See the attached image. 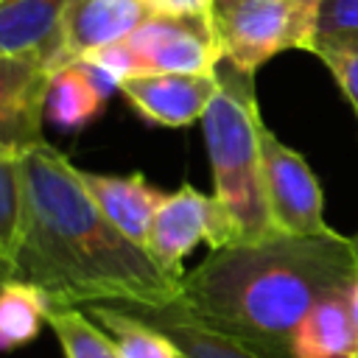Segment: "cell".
Instances as JSON below:
<instances>
[{"mask_svg": "<svg viewBox=\"0 0 358 358\" xmlns=\"http://www.w3.org/2000/svg\"><path fill=\"white\" fill-rule=\"evenodd\" d=\"M137 319H143L145 324L157 327L159 333H165L182 358H263L246 347H241L238 341L218 336L213 330H207L204 324H199L193 316L185 313V308L173 299L171 305L162 308H143V305H131V308H120Z\"/></svg>", "mask_w": 358, "mask_h": 358, "instance_id": "9a60e30c", "label": "cell"}, {"mask_svg": "<svg viewBox=\"0 0 358 358\" xmlns=\"http://www.w3.org/2000/svg\"><path fill=\"white\" fill-rule=\"evenodd\" d=\"M50 70L39 59L0 56V154L22 157L45 140Z\"/></svg>", "mask_w": 358, "mask_h": 358, "instance_id": "ba28073f", "label": "cell"}, {"mask_svg": "<svg viewBox=\"0 0 358 358\" xmlns=\"http://www.w3.org/2000/svg\"><path fill=\"white\" fill-rule=\"evenodd\" d=\"M50 308V296L39 288L20 280L0 282V352H14L31 344L42 324H48Z\"/></svg>", "mask_w": 358, "mask_h": 358, "instance_id": "2e32d148", "label": "cell"}, {"mask_svg": "<svg viewBox=\"0 0 358 358\" xmlns=\"http://www.w3.org/2000/svg\"><path fill=\"white\" fill-rule=\"evenodd\" d=\"M109 95L95 84L81 62L64 64L50 73L45 95V123L59 131H81L98 120Z\"/></svg>", "mask_w": 358, "mask_h": 358, "instance_id": "5bb4252c", "label": "cell"}, {"mask_svg": "<svg viewBox=\"0 0 358 358\" xmlns=\"http://www.w3.org/2000/svg\"><path fill=\"white\" fill-rule=\"evenodd\" d=\"M350 243H352V252H355V260H358V232L350 235Z\"/></svg>", "mask_w": 358, "mask_h": 358, "instance_id": "cb8c5ba5", "label": "cell"}, {"mask_svg": "<svg viewBox=\"0 0 358 358\" xmlns=\"http://www.w3.org/2000/svg\"><path fill=\"white\" fill-rule=\"evenodd\" d=\"M201 241L210 246V252L241 243L235 221L229 218L224 204L215 196L196 190L193 185H182L168 193L159 210L154 213L145 249L162 271L182 277V260Z\"/></svg>", "mask_w": 358, "mask_h": 358, "instance_id": "8992f818", "label": "cell"}, {"mask_svg": "<svg viewBox=\"0 0 358 358\" xmlns=\"http://www.w3.org/2000/svg\"><path fill=\"white\" fill-rule=\"evenodd\" d=\"M67 6L70 0H0V56L39 59L53 73Z\"/></svg>", "mask_w": 358, "mask_h": 358, "instance_id": "8fae6325", "label": "cell"}, {"mask_svg": "<svg viewBox=\"0 0 358 358\" xmlns=\"http://www.w3.org/2000/svg\"><path fill=\"white\" fill-rule=\"evenodd\" d=\"M81 182L98 210L134 243L145 246L154 213L165 201V190L154 187L143 173H92L81 168Z\"/></svg>", "mask_w": 358, "mask_h": 358, "instance_id": "7c38bea8", "label": "cell"}, {"mask_svg": "<svg viewBox=\"0 0 358 358\" xmlns=\"http://www.w3.org/2000/svg\"><path fill=\"white\" fill-rule=\"evenodd\" d=\"M358 274L350 238L271 235L210 252L182 274L179 305L207 330L263 358H294L299 322Z\"/></svg>", "mask_w": 358, "mask_h": 358, "instance_id": "7a4b0ae2", "label": "cell"}, {"mask_svg": "<svg viewBox=\"0 0 358 358\" xmlns=\"http://www.w3.org/2000/svg\"><path fill=\"white\" fill-rule=\"evenodd\" d=\"M84 62L109 70L120 87L134 76H213L224 62L213 17H148L123 42H115Z\"/></svg>", "mask_w": 358, "mask_h": 358, "instance_id": "277c9868", "label": "cell"}, {"mask_svg": "<svg viewBox=\"0 0 358 358\" xmlns=\"http://www.w3.org/2000/svg\"><path fill=\"white\" fill-rule=\"evenodd\" d=\"M20 171L22 224L6 280L28 282L67 308H162L179 299L182 277L162 271L98 210L67 154L42 143L20 157Z\"/></svg>", "mask_w": 358, "mask_h": 358, "instance_id": "6da1fadb", "label": "cell"}, {"mask_svg": "<svg viewBox=\"0 0 358 358\" xmlns=\"http://www.w3.org/2000/svg\"><path fill=\"white\" fill-rule=\"evenodd\" d=\"M263 190L271 224L280 235L324 238L336 229L324 221V193L308 159L285 145L266 123L260 129Z\"/></svg>", "mask_w": 358, "mask_h": 358, "instance_id": "52a82bcc", "label": "cell"}, {"mask_svg": "<svg viewBox=\"0 0 358 358\" xmlns=\"http://www.w3.org/2000/svg\"><path fill=\"white\" fill-rule=\"evenodd\" d=\"M347 305H350V316H352V322L358 327V274H355V280L347 288Z\"/></svg>", "mask_w": 358, "mask_h": 358, "instance_id": "603a6c76", "label": "cell"}, {"mask_svg": "<svg viewBox=\"0 0 358 358\" xmlns=\"http://www.w3.org/2000/svg\"><path fill=\"white\" fill-rule=\"evenodd\" d=\"M313 56L330 70L333 81L338 84L344 101L350 103L358 120V36L316 39Z\"/></svg>", "mask_w": 358, "mask_h": 358, "instance_id": "ffe728a7", "label": "cell"}, {"mask_svg": "<svg viewBox=\"0 0 358 358\" xmlns=\"http://www.w3.org/2000/svg\"><path fill=\"white\" fill-rule=\"evenodd\" d=\"M84 310L115 338L120 358H182L176 344L165 333L120 308L87 305Z\"/></svg>", "mask_w": 358, "mask_h": 358, "instance_id": "e0dca14e", "label": "cell"}, {"mask_svg": "<svg viewBox=\"0 0 358 358\" xmlns=\"http://www.w3.org/2000/svg\"><path fill=\"white\" fill-rule=\"evenodd\" d=\"M294 358H358V327L350 316L347 291L327 294L299 322L291 344Z\"/></svg>", "mask_w": 358, "mask_h": 358, "instance_id": "4fadbf2b", "label": "cell"}, {"mask_svg": "<svg viewBox=\"0 0 358 358\" xmlns=\"http://www.w3.org/2000/svg\"><path fill=\"white\" fill-rule=\"evenodd\" d=\"M218 92L201 120L210 168L213 196L235 221L241 243L280 235L271 224L263 190V151H260V106L255 76L221 62Z\"/></svg>", "mask_w": 358, "mask_h": 358, "instance_id": "3957f363", "label": "cell"}, {"mask_svg": "<svg viewBox=\"0 0 358 358\" xmlns=\"http://www.w3.org/2000/svg\"><path fill=\"white\" fill-rule=\"evenodd\" d=\"M322 0H218L213 22L224 62L255 76L285 50L316 48Z\"/></svg>", "mask_w": 358, "mask_h": 358, "instance_id": "5b68a950", "label": "cell"}, {"mask_svg": "<svg viewBox=\"0 0 358 358\" xmlns=\"http://www.w3.org/2000/svg\"><path fill=\"white\" fill-rule=\"evenodd\" d=\"M148 17L154 14L143 0H70L62 22L59 67L123 42Z\"/></svg>", "mask_w": 358, "mask_h": 358, "instance_id": "30bf717a", "label": "cell"}, {"mask_svg": "<svg viewBox=\"0 0 358 358\" xmlns=\"http://www.w3.org/2000/svg\"><path fill=\"white\" fill-rule=\"evenodd\" d=\"M330 36H358V0H322L316 39Z\"/></svg>", "mask_w": 358, "mask_h": 358, "instance_id": "44dd1931", "label": "cell"}, {"mask_svg": "<svg viewBox=\"0 0 358 358\" xmlns=\"http://www.w3.org/2000/svg\"><path fill=\"white\" fill-rule=\"evenodd\" d=\"M48 324L56 333L64 358H120L115 338L81 308L53 305Z\"/></svg>", "mask_w": 358, "mask_h": 358, "instance_id": "ac0fdd59", "label": "cell"}, {"mask_svg": "<svg viewBox=\"0 0 358 358\" xmlns=\"http://www.w3.org/2000/svg\"><path fill=\"white\" fill-rule=\"evenodd\" d=\"M151 14L162 17H213L218 0H143Z\"/></svg>", "mask_w": 358, "mask_h": 358, "instance_id": "7402d4cb", "label": "cell"}, {"mask_svg": "<svg viewBox=\"0 0 358 358\" xmlns=\"http://www.w3.org/2000/svg\"><path fill=\"white\" fill-rule=\"evenodd\" d=\"M218 92V76H134L123 81L120 95L151 126L187 129L204 120Z\"/></svg>", "mask_w": 358, "mask_h": 358, "instance_id": "9c48e42d", "label": "cell"}, {"mask_svg": "<svg viewBox=\"0 0 358 358\" xmlns=\"http://www.w3.org/2000/svg\"><path fill=\"white\" fill-rule=\"evenodd\" d=\"M22 224V171L20 157L0 154V282L11 266Z\"/></svg>", "mask_w": 358, "mask_h": 358, "instance_id": "d6986e66", "label": "cell"}]
</instances>
